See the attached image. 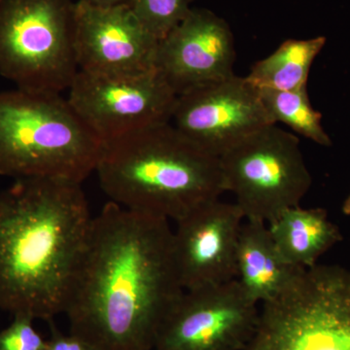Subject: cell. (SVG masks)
Returning <instances> with one entry per match:
<instances>
[{"instance_id": "cell-12", "label": "cell", "mask_w": 350, "mask_h": 350, "mask_svg": "<svg viewBox=\"0 0 350 350\" xmlns=\"http://www.w3.org/2000/svg\"><path fill=\"white\" fill-rule=\"evenodd\" d=\"M245 216L236 202L216 199L176 221L175 268L184 290L237 280L238 246Z\"/></svg>"}, {"instance_id": "cell-17", "label": "cell", "mask_w": 350, "mask_h": 350, "mask_svg": "<svg viewBox=\"0 0 350 350\" xmlns=\"http://www.w3.org/2000/svg\"><path fill=\"white\" fill-rule=\"evenodd\" d=\"M262 105L273 124L290 126L322 146H331V138L321 125L322 115L313 109L306 88L294 91L259 89Z\"/></svg>"}, {"instance_id": "cell-18", "label": "cell", "mask_w": 350, "mask_h": 350, "mask_svg": "<svg viewBox=\"0 0 350 350\" xmlns=\"http://www.w3.org/2000/svg\"><path fill=\"white\" fill-rule=\"evenodd\" d=\"M193 0H131L130 6L159 41L165 38L190 12Z\"/></svg>"}, {"instance_id": "cell-6", "label": "cell", "mask_w": 350, "mask_h": 350, "mask_svg": "<svg viewBox=\"0 0 350 350\" xmlns=\"http://www.w3.org/2000/svg\"><path fill=\"white\" fill-rule=\"evenodd\" d=\"M75 3L0 0V75L17 89L61 94L79 71Z\"/></svg>"}, {"instance_id": "cell-4", "label": "cell", "mask_w": 350, "mask_h": 350, "mask_svg": "<svg viewBox=\"0 0 350 350\" xmlns=\"http://www.w3.org/2000/svg\"><path fill=\"white\" fill-rule=\"evenodd\" d=\"M105 144L61 94L0 93V175L82 182Z\"/></svg>"}, {"instance_id": "cell-15", "label": "cell", "mask_w": 350, "mask_h": 350, "mask_svg": "<svg viewBox=\"0 0 350 350\" xmlns=\"http://www.w3.org/2000/svg\"><path fill=\"white\" fill-rule=\"evenodd\" d=\"M268 228L283 261L304 269L317 266L319 258L342 239L322 208L289 207Z\"/></svg>"}, {"instance_id": "cell-13", "label": "cell", "mask_w": 350, "mask_h": 350, "mask_svg": "<svg viewBox=\"0 0 350 350\" xmlns=\"http://www.w3.org/2000/svg\"><path fill=\"white\" fill-rule=\"evenodd\" d=\"M236 46L231 27L207 9H191L159 41L155 68L177 96L234 75Z\"/></svg>"}, {"instance_id": "cell-9", "label": "cell", "mask_w": 350, "mask_h": 350, "mask_svg": "<svg viewBox=\"0 0 350 350\" xmlns=\"http://www.w3.org/2000/svg\"><path fill=\"white\" fill-rule=\"evenodd\" d=\"M238 280L184 290L157 332L155 350H244L260 310Z\"/></svg>"}, {"instance_id": "cell-11", "label": "cell", "mask_w": 350, "mask_h": 350, "mask_svg": "<svg viewBox=\"0 0 350 350\" xmlns=\"http://www.w3.org/2000/svg\"><path fill=\"white\" fill-rule=\"evenodd\" d=\"M75 33L78 68L83 72L125 76L155 68L159 40L130 4L96 7L79 0Z\"/></svg>"}, {"instance_id": "cell-3", "label": "cell", "mask_w": 350, "mask_h": 350, "mask_svg": "<svg viewBox=\"0 0 350 350\" xmlns=\"http://www.w3.org/2000/svg\"><path fill=\"white\" fill-rule=\"evenodd\" d=\"M96 172L110 202L175 222L224 193L219 158L172 123L108 142Z\"/></svg>"}, {"instance_id": "cell-7", "label": "cell", "mask_w": 350, "mask_h": 350, "mask_svg": "<svg viewBox=\"0 0 350 350\" xmlns=\"http://www.w3.org/2000/svg\"><path fill=\"white\" fill-rule=\"evenodd\" d=\"M224 192H232L245 219L268 223L300 206L312 186L300 142L276 125L244 138L219 158Z\"/></svg>"}, {"instance_id": "cell-21", "label": "cell", "mask_w": 350, "mask_h": 350, "mask_svg": "<svg viewBox=\"0 0 350 350\" xmlns=\"http://www.w3.org/2000/svg\"><path fill=\"white\" fill-rule=\"evenodd\" d=\"M80 1L96 7H112L129 4L131 0H80Z\"/></svg>"}, {"instance_id": "cell-20", "label": "cell", "mask_w": 350, "mask_h": 350, "mask_svg": "<svg viewBox=\"0 0 350 350\" xmlns=\"http://www.w3.org/2000/svg\"><path fill=\"white\" fill-rule=\"evenodd\" d=\"M51 337L47 340L45 350H98L83 338L59 330L54 322L50 321Z\"/></svg>"}, {"instance_id": "cell-16", "label": "cell", "mask_w": 350, "mask_h": 350, "mask_svg": "<svg viewBox=\"0 0 350 350\" xmlns=\"http://www.w3.org/2000/svg\"><path fill=\"white\" fill-rule=\"evenodd\" d=\"M326 38L288 39L269 56L257 62L246 79L258 89L294 91L306 87L310 68Z\"/></svg>"}, {"instance_id": "cell-19", "label": "cell", "mask_w": 350, "mask_h": 350, "mask_svg": "<svg viewBox=\"0 0 350 350\" xmlns=\"http://www.w3.org/2000/svg\"><path fill=\"white\" fill-rule=\"evenodd\" d=\"M13 317L12 323L0 331V350H45L47 340L34 328L33 317L27 314Z\"/></svg>"}, {"instance_id": "cell-10", "label": "cell", "mask_w": 350, "mask_h": 350, "mask_svg": "<svg viewBox=\"0 0 350 350\" xmlns=\"http://www.w3.org/2000/svg\"><path fill=\"white\" fill-rule=\"evenodd\" d=\"M170 123L216 158L257 131L275 125L259 89L236 75L178 96Z\"/></svg>"}, {"instance_id": "cell-1", "label": "cell", "mask_w": 350, "mask_h": 350, "mask_svg": "<svg viewBox=\"0 0 350 350\" xmlns=\"http://www.w3.org/2000/svg\"><path fill=\"white\" fill-rule=\"evenodd\" d=\"M169 220L109 202L93 218L66 313L98 350H151L184 292Z\"/></svg>"}, {"instance_id": "cell-14", "label": "cell", "mask_w": 350, "mask_h": 350, "mask_svg": "<svg viewBox=\"0 0 350 350\" xmlns=\"http://www.w3.org/2000/svg\"><path fill=\"white\" fill-rule=\"evenodd\" d=\"M237 262L239 282L257 304L282 293L305 269L283 261L267 223L252 219L241 227Z\"/></svg>"}, {"instance_id": "cell-5", "label": "cell", "mask_w": 350, "mask_h": 350, "mask_svg": "<svg viewBox=\"0 0 350 350\" xmlns=\"http://www.w3.org/2000/svg\"><path fill=\"white\" fill-rule=\"evenodd\" d=\"M244 350H350V271L319 265L304 269L262 304Z\"/></svg>"}, {"instance_id": "cell-8", "label": "cell", "mask_w": 350, "mask_h": 350, "mask_svg": "<svg viewBox=\"0 0 350 350\" xmlns=\"http://www.w3.org/2000/svg\"><path fill=\"white\" fill-rule=\"evenodd\" d=\"M68 91L71 107L105 144L170 123L178 98L156 68L125 76L79 70Z\"/></svg>"}, {"instance_id": "cell-2", "label": "cell", "mask_w": 350, "mask_h": 350, "mask_svg": "<svg viewBox=\"0 0 350 350\" xmlns=\"http://www.w3.org/2000/svg\"><path fill=\"white\" fill-rule=\"evenodd\" d=\"M82 184L16 179L0 192V310L66 312L93 218Z\"/></svg>"}, {"instance_id": "cell-22", "label": "cell", "mask_w": 350, "mask_h": 350, "mask_svg": "<svg viewBox=\"0 0 350 350\" xmlns=\"http://www.w3.org/2000/svg\"><path fill=\"white\" fill-rule=\"evenodd\" d=\"M342 213L345 214V215H350V194L345 199L344 204H342Z\"/></svg>"}]
</instances>
